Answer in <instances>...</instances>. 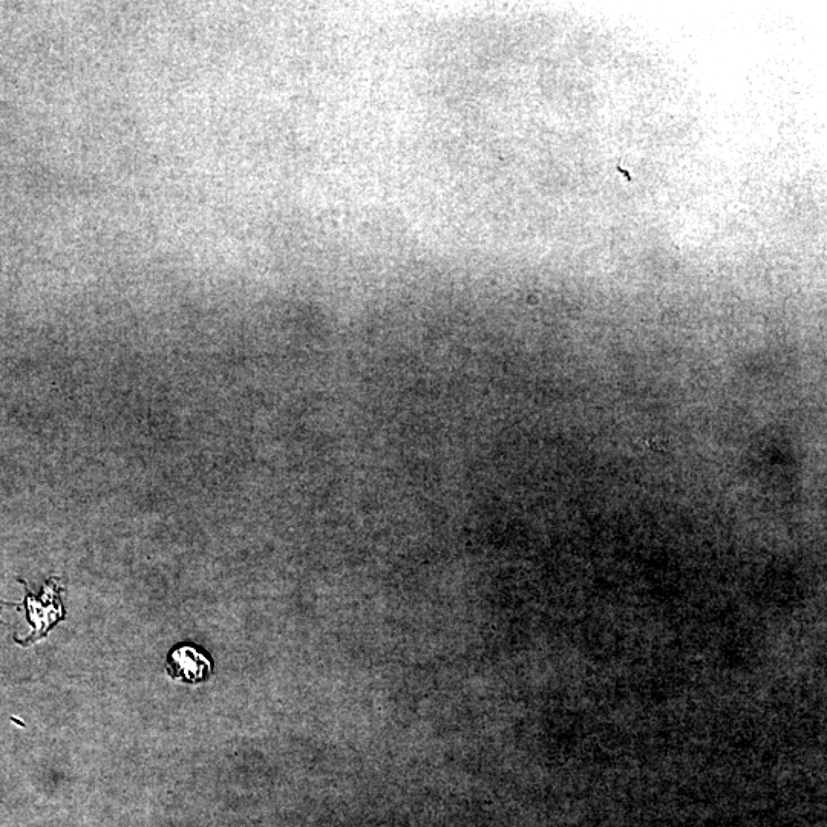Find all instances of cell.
<instances>
[{
  "mask_svg": "<svg viewBox=\"0 0 827 827\" xmlns=\"http://www.w3.org/2000/svg\"><path fill=\"white\" fill-rule=\"evenodd\" d=\"M59 581V576H53L45 582L40 595H34L28 589L27 582L19 579L20 584H23V589H25L23 602L17 604V602L0 601V605H5V607H16L19 610H25L28 622L33 627V631L27 639H16L17 644L28 647V645L46 638V635L66 618L65 607H63L62 602V593L65 592V589L59 586Z\"/></svg>",
  "mask_w": 827,
  "mask_h": 827,
  "instance_id": "6da1fadb",
  "label": "cell"
},
{
  "mask_svg": "<svg viewBox=\"0 0 827 827\" xmlns=\"http://www.w3.org/2000/svg\"><path fill=\"white\" fill-rule=\"evenodd\" d=\"M166 670L172 679L197 685L212 676V662L200 648L183 644L170 651Z\"/></svg>",
  "mask_w": 827,
  "mask_h": 827,
  "instance_id": "7a4b0ae2",
  "label": "cell"
}]
</instances>
